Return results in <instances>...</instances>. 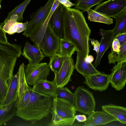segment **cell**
<instances>
[{"label": "cell", "mask_w": 126, "mask_h": 126, "mask_svg": "<svg viewBox=\"0 0 126 126\" xmlns=\"http://www.w3.org/2000/svg\"><path fill=\"white\" fill-rule=\"evenodd\" d=\"M66 58L58 53H56L50 57V61L48 65L50 69L54 73L59 72Z\"/></svg>", "instance_id": "30"}, {"label": "cell", "mask_w": 126, "mask_h": 126, "mask_svg": "<svg viewBox=\"0 0 126 126\" xmlns=\"http://www.w3.org/2000/svg\"><path fill=\"white\" fill-rule=\"evenodd\" d=\"M114 18L116 21L113 29L114 39L118 35L126 32V8Z\"/></svg>", "instance_id": "25"}, {"label": "cell", "mask_w": 126, "mask_h": 126, "mask_svg": "<svg viewBox=\"0 0 126 126\" xmlns=\"http://www.w3.org/2000/svg\"><path fill=\"white\" fill-rule=\"evenodd\" d=\"M17 58L15 56H0V75L9 86Z\"/></svg>", "instance_id": "14"}, {"label": "cell", "mask_w": 126, "mask_h": 126, "mask_svg": "<svg viewBox=\"0 0 126 126\" xmlns=\"http://www.w3.org/2000/svg\"><path fill=\"white\" fill-rule=\"evenodd\" d=\"M115 38L118 40L121 46L126 42V32L118 35Z\"/></svg>", "instance_id": "35"}, {"label": "cell", "mask_w": 126, "mask_h": 126, "mask_svg": "<svg viewBox=\"0 0 126 126\" xmlns=\"http://www.w3.org/2000/svg\"><path fill=\"white\" fill-rule=\"evenodd\" d=\"M88 19L91 21L104 23L108 25L112 24V19L97 12L90 8L87 11Z\"/></svg>", "instance_id": "28"}, {"label": "cell", "mask_w": 126, "mask_h": 126, "mask_svg": "<svg viewBox=\"0 0 126 126\" xmlns=\"http://www.w3.org/2000/svg\"><path fill=\"white\" fill-rule=\"evenodd\" d=\"M126 8V0H109L100 3L93 9L109 17L114 18Z\"/></svg>", "instance_id": "10"}, {"label": "cell", "mask_w": 126, "mask_h": 126, "mask_svg": "<svg viewBox=\"0 0 126 126\" xmlns=\"http://www.w3.org/2000/svg\"><path fill=\"white\" fill-rule=\"evenodd\" d=\"M62 13L64 32L63 38L74 44L76 51L84 57H87L90 52L89 39L91 31L82 12L63 5Z\"/></svg>", "instance_id": "1"}, {"label": "cell", "mask_w": 126, "mask_h": 126, "mask_svg": "<svg viewBox=\"0 0 126 126\" xmlns=\"http://www.w3.org/2000/svg\"><path fill=\"white\" fill-rule=\"evenodd\" d=\"M33 86V90L38 93L53 98L56 97L57 87L53 81L40 80L36 82Z\"/></svg>", "instance_id": "19"}, {"label": "cell", "mask_w": 126, "mask_h": 126, "mask_svg": "<svg viewBox=\"0 0 126 126\" xmlns=\"http://www.w3.org/2000/svg\"><path fill=\"white\" fill-rule=\"evenodd\" d=\"M32 0H24L20 4L16 6L8 14L3 22L0 23V27L2 28L5 23L8 20L10 17L14 15L18 16L21 22L23 19V14L27 6Z\"/></svg>", "instance_id": "27"}, {"label": "cell", "mask_w": 126, "mask_h": 126, "mask_svg": "<svg viewBox=\"0 0 126 126\" xmlns=\"http://www.w3.org/2000/svg\"><path fill=\"white\" fill-rule=\"evenodd\" d=\"M85 61L87 62L91 63L94 60V58L92 55H89L88 56L85 58Z\"/></svg>", "instance_id": "39"}, {"label": "cell", "mask_w": 126, "mask_h": 126, "mask_svg": "<svg viewBox=\"0 0 126 126\" xmlns=\"http://www.w3.org/2000/svg\"><path fill=\"white\" fill-rule=\"evenodd\" d=\"M50 68L47 63H39L34 65L28 64L24 68V74L27 84L33 85L36 81L47 80Z\"/></svg>", "instance_id": "7"}, {"label": "cell", "mask_w": 126, "mask_h": 126, "mask_svg": "<svg viewBox=\"0 0 126 126\" xmlns=\"http://www.w3.org/2000/svg\"><path fill=\"white\" fill-rule=\"evenodd\" d=\"M63 5L60 4L54 11L48 22L55 34L60 38H63L64 32L62 13Z\"/></svg>", "instance_id": "15"}, {"label": "cell", "mask_w": 126, "mask_h": 126, "mask_svg": "<svg viewBox=\"0 0 126 126\" xmlns=\"http://www.w3.org/2000/svg\"><path fill=\"white\" fill-rule=\"evenodd\" d=\"M75 51L76 47L72 43L64 38H60L58 53L65 57H71Z\"/></svg>", "instance_id": "24"}, {"label": "cell", "mask_w": 126, "mask_h": 126, "mask_svg": "<svg viewBox=\"0 0 126 126\" xmlns=\"http://www.w3.org/2000/svg\"><path fill=\"white\" fill-rule=\"evenodd\" d=\"M74 94L77 111L89 116L95 111V102L91 92L82 86L77 88Z\"/></svg>", "instance_id": "5"}, {"label": "cell", "mask_w": 126, "mask_h": 126, "mask_svg": "<svg viewBox=\"0 0 126 126\" xmlns=\"http://www.w3.org/2000/svg\"><path fill=\"white\" fill-rule=\"evenodd\" d=\"M110 83L117 91L122 89L126 82V61L117 63L111 69Z\"/></svg>", "instance_id": "11"}, {"label": "cell", "mask_w": 126, "mask_h": 126, "mask_svg": "<svg viewBox=\"0 0 126 126\" xmlns=\"http://www.w3.org/2000/svg\"><path fill=\"white\" fill-rule=\"evenodd\" d=\"M18 81V72L13 75L5 96L0 105V108L6 107L15 100L17 93Z\"/></svg>", "instance_id": "21"}, {"label": "cell", "mask_w": 126, "mask_h": 126, "mask_svg": "<svg viewBox=\"0 0 126 126\" xmlns=\"http://www.w3.org/2000/svg\"><path fill=\"white\" fill-rule=\"evenodd\" d=\"M2 1V0H0V9L1 7V5L0 4V3Z\"/></svg>", "instance_id": "41"}, {"label": "cell", "mask_w": 126, "mask_h": 126, "mask_svg": "<svg viewBox=\"0 0 126 126\" xmlns=\"http://www.w3.org/2000/svg\"><path fill=\"white\" fill-rule=\"evenodd\" d=\"M23 63L20 65L17 72L18 81L16 95V114L23 110L29 102L30 96L29 86L25 79Z\"/></svg>", "instance_id": "6"}, {"label": "cell", "mask_w": 126, "mask_h": 126, "mask_svg": "<svg viewBox=\"0 0 126 126\" xmlns=\"http://www.w3.org/2000/svg\"><path fill=\"white\" fill-rule=\"evenodd\" d=\"M8 87V85L4 81L0 75V94L1 98L2 101L5 96Z\"/></svg>", "instance_id": "32"}, {"label": "cell", "mask_w": 126, "mask_h": 126, "mask_svg": "<svg viewBox=\"0 0 126 126\" xmlns=\"http://www.w3.org/2000/svg\"><path fill=\"white\" fill-rule=\"evenodd\" d=\"M77 110L65 100L57 97L53 98L50 113L52 115L50 126H71L75 120Z\"/></svg>", "instance_id": "3"}, {"label": "cell", "mask_w": 126, "mask_h": 126, "mask_svg": "<svg viewBox=\"0 0 126 126\" xmlns=\"http://www.w3.org/2000/svg\"><path fill=\"white\" fill-rule=\"evenodd\" d=\"M54 0H48L43 7H40L30 16V20L23 35L30 37L36 33L46 20L51 9Z\"/></svg>", "instance_id": "4"}, {"label": "cell", "mask_w": 126, "mask_h": 126, "mask_svg": "<svg viewBox=\"0 0 126 126\" xmlns=\"http://www.w3.org/2000/svg\"><path fill=\"white\" fill-rule=\"evenodd\" d=\"M69 0V1H70L71 0Z\"/></svg>", "instance_id": "42"}, {"label": "cell", "mask_w": 126, "mask_h": 126, "mask_svg": "<svg viewBox=\"0 0 126 126\" xmlns=\"http://www.w3.org/2000/svg\"><path fill=\"white\" fill-rule=\"evenodd\" d=\"M6 33L2 28L0 27V41L4 42H7L8 41L6 35Z\"/></svg>", "instance_id": "36"}, {"label": "cell", "mask_w": 126, "mask_h": 126, "mask_svg": "<svg viewBox=\"0 0 126 126\" xmlns=\"http://www.w3.org/2000/svg\"><path fill=\"white\" fill-rule=\"evenodd\" d=\"M60 38L54 34L48 24L39 46L44 57H51L58 51Z\"/></svg>", "instance_id": "8"}, {"label": "cell", "mask_w": 126, "mask_h": 126, "mask_svg": "<svg viewBox=\"0 0 126 126\" xmlns=\"http://www.w3.org/2000/svg\"><path fill=\"white\" fill-rule=\"evenodd\" d=\"M56 97L65 100L73 107L76 108L74 94L67 88L64 87L61 88L57 87Z\"/></svg>", "instance_id": "29"}, {"label": "cell", "mask_w": 126, "mask_h": 126, "mask_svg": "<svg viewBox=\"0 0 126 126\" xmlns=\"http://www.w3.org/2000/svg\"><path fill=\"white\" fill-rule=\"evenodd\" d=\"M121 46L119 42L116 38H115L114 39L112 43L111 50L115 52H119Z\"/></svg>", "instance_id": "33"}, {"label": "cell", "mask_w": 126, "mask_h": 126, "mask_svg": "<svg viewBox=\"0 0 126 126\" xmlns=\"http://www.w3.org/2000/svg\"><path fill=\"white\" fill-rule=\"evenodd\" d=\"M74 69V61L72 57H66L59 72L54 73L53 81L57 87H64L71 81Z\"/></svg>", "instance_id": "9"}, {"label": "cell", "mask_w": 126, "mask_h": 126, "mask_svg": "<svg viewBox=\"0 0 126 126\" xmlns=\"http://www.w3.org/2000/svg\"><path fill=\"white\" fill-rule=\"evenodd\" d=\"M104 0H77L74 8L84 12H87L94 6L99 4Z\"/></svg>", "instance_id": "31"}, {"label": "cell", "mask_w": 126, "mask_h": 126, "mask_svg": "<svg viewBox=\"0 0 126 126\" xmlns=\"http://www.w3.org/2000/svg\"><path fill=\"white\" fill-rule=\"evenodd\" d=\"M22 48L21 45L0 41V56H15L18 58L22 54Z\"/></svg>", "instance_id": "22"}, {"label": "cell", "mask_w": 126, "mask_h": 126, "mask_svg": "<svg viewBox=\"0 0 126 126\" xmlns=\"http://www.w3.org/2000/svg\"><path fill=\"white\" fill-rule=\"evenodd\" d=\"M75 118L79 122H84L86 120L87 117L85 115L78 114L75 115Z\"/></svg>", "instance_id": "38"}, {"label": "cell", "mask_w": 126, "mask_h": 126, "mask_svg": "<svg viewBox=\"0 0 126 126\" xmlns=\"http://www.w3.org/2000/svg\"><path fill=\"white\" fill-rule=\"evenodd\" d=\"M2 102V100L1 99V98L0 94V105L1 104V103Z\"/></svg>", "instance_id": "40"}, {"label": "cell", "mask_w": 126, "mask_h": 126, "mask_svg": "<svg viewBox=\"0 0 126 126\" xmlns=\"http://www.w3.org/2000/svg\"><path fill=\"white\" fill-rule=\"evenodd\" d=\"M102 110L115 118L121 123L126 124V108L111 104L103 105Z\"/></svg>", "instance_id": "20"}, {"label": "cell", "mask_w": 126, "mask_h": 126, "mask_svg": "<svg viewBox=\"0 0 126 126\" xmlns=\"http://www.w3.org/2000/svg\"><path fill=\"white\" fill-rule=\"evenodd\" d=\"M76 63L75 69L85 77L90 76L99 74L102 72L97 70L91 63L87 62L81 54L77 51Z\"/></svg>", "instance_id": "18"}, {"label": "cell", "mask_w": 126, "mask_h": 126, "mask_svg": "<svg viewBox=\"0 0 126 126\" xmlns=\"http://www.w3.org/2000/svg\"><path fill=\"white\" fill-rule=\"evenodd\" d=\"M99 31L101 38L99 50L93 64L95 68L99 65L105 52L111 47L114 39L113 29L106 30L101 28L99 29Z\"/></svg>", "instance_id": "13"}, {"label": "cell", "mask_w": 126, "mask_h": 126, "mask_svg": "<svg viewBox=\"0 0 126 126\" xmlns=\"http://www.w3.org/2000/svg\"><path fill=\"white\" fill-rule=\"evenodd\" d=\"M30 96L25 107L16 114L24 120L34 122L48 116L50 113L53 98L38 93L29 86Z\"/></svg>", "instance_id": "2"}, {"label": "cell", "mask_w": 126, "mask_h": 126, "mask_svg": "<svg viewBox=\"0 0 126 126\" xmlns=\"http://www.w3.org/2000/svg\"><path fill=\"white\" fill-rule=\"evenodd\" d=\"M85 78L84 83L94 91H104L108 88L110 84V75L106 74L103 72L99 74L86 77Z\"/></svg>", "instance_id": "12"}, {"label": "cell", "mask_w": 126, "mask_h": 126, "mask_svg": "<svg viewBox=\"0 0 126 126\" xmlns=\"http://www.w3.org/2000/svg\"><path fill=\"white\" fill-rule=\"evenodd\" d=\"M108 63L110 64L115 62L126 61V42L121 46L119 52L111 50L108 54Z\"/></svg>", "instance_id": "26"}, {"label": "cell", "mask_w": 126, "mask_h": 126, "mask_svg": "<svg viewBox=\"0 0 126 126\" xmlns=\"http://www.w3.org/2000/svg\"><path fill=\"white\" fill-rule=\"evenodd\" d=\"M21 55L28 60V64L32 65L39 63L45 57L39 47L35 45H32L27 41L26 42Z\"/></svg>", "instance_id": "17"}, {"label": "cell", "mask_w": 126, "mask_h": 126, "mask_svg": "<svg viewBox=\"0 0 126 126\" xmlns=\"http://www.w3.org/2000/svg\"><path fill=\"white\" fill-rule=\"evenodd\" d=\"M91 42V45L93 46L94 50L96 52V54H97L100 46V43L97 40L94 39H89Z\"/></svg>", "instance_id": "34"}, {"label": "cell", "mask_w": 126, "mask_h": 126, "mask_svg": "<svg viewBox=\"0 0 126 126\" xmlns=\"http://www.w3.org/2000/svg\"><path fill=\"white\" fill-rule=\"evenodd\" d=\"M59 2L60 4L67 8H70L75 5V4L72 3L68 0H59Z\"/></svg>", "instance_id": "37"}, {"label": "cell", "mask_w": 126, "mask_h": 126, "mask_svg": "<svg viewBox=\"0 0 126 126\" xmlns=\"http://www.w3.org/2000/svg\"><path fill=\"white\" fill-rule=\"evenodd\" d=\"M16 94L14 100L12 103L6 107L0 108V126L10 120L14 116L16 115Z\"/></svg>", "instance_id": "23"}, {"label": "cell", "mask_w": 126, "mask_h": 126, "mask_svg": "<svg viewBox=\"0 0 126 126\" xmlns=\"http://www.w3.org/2000/svg\"><path fill=\"white\" fill-rule=\"evenodd\" d=\"M117 120L105 111H94L89 116L83 126H95L106 124Z\"/></svg>", "instance_id": "16"}]
</instances>
